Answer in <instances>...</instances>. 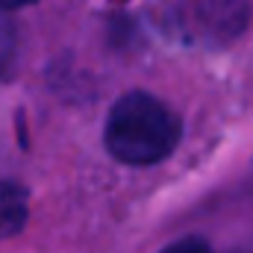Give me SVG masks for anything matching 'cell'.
Masks as SVG:
<instances>
[{
    "label": "cell",
    "mask_w": 253,
    "mask_h": 253,
    "mask_svg": "<svg viewBox=\"0 0 253 253\" xmlns=\"http://www.w3.org/2000/svg\"><path fill=\"white\" fill-rule=\"evenodd\" d=\"M183 135L174 109L147 91L124 94L106 118V150L124 165H153L171 156Z\"/></svg>",
    "instance_id": "1"
},
{
    "label": "cell",
    "mask_w": 253,
    "mask_h": 253,
    "mask_svg": "<svg viewBox=\"0 0 253 253\" xmlns=\"http://www.w3.org/2000/svg\"><path fill=\"white\" fill-rule=\"evenodd\" d=\"M27 191L18 183H0V239H9L27 224Z\"/></svg>",
    "instance_id": "2"
},
{
    "label": "cell",
    "mask_w": 253,
    "mask_h": 253,
    "mask_svg": "<svg viewBox=\"0 0 253 253\" xmlns=\"http://www.w3.org/2000/svg\"><path fill=\"white\" fill-rule=\"evenodd\" d=\"M12 53H15V27H12L9 15L0 12V74H3V68L9 65Z\"/></svg>",
    "instance_id": "3"
},
{
    "label": "cell",
    "mask_w": 253,
    "mask_h": 253,
    "mask_svg": "<svg viewBox=\"0 0 253 253\" xmlns=\"http://www.w3.org/2000/svg\"><path fill=\"white\" fill-rule=\"evenodd\" d=\"M162 253H212V248H209L206 239H200V236H189V239L174 242L171 248H165Z\"/></svg>",
    "instance_id": "4"
},
{
    "label": "cell",
    "mask_w": 253,
    "mask_h": 253,
    "mask_svg": "<svg viewBox=\"0 0 253 253\" xmlns=\"http://www.w3.org/2000/svg\"><path fill=\"white\" fill-rule=\"evenodd\" d=\"M27 3H36V0H0V12L3 9H18V6H27Z\"/></svg>",
    "instance_id": "5"
}]
</instances>
